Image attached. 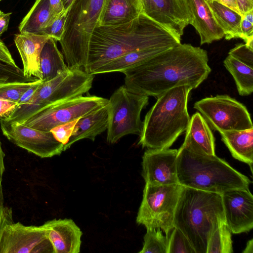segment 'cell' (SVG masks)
I'll list each match as a JSON object with an SVG mask.
<instances>
[{
    "label": "cell",
    "mask_w": 253,
    "mask_h": 253,
    "mask_svg": "<svg viewBox=\"0 0 253 253\" xmlns=\"http://www.w3.org/2000/svg\"><path fill=\"white\" fill-rule=\"evenodd\" d=\"M206 2L216 23L222 30L225 39L230 40L240 38V24L242 16L216 1L208 0Z\"/></svg>",
    "instance_id": "4316f807"
},
{
    "label": "cell",
    "mask_w": 253,
    "mask_h": 253,
    "mask_svg": "<svg viewBox=\"0 0 253 253\" xmlns=\"http://www.w3.org/2000/svg\"><path fill=\"white\" fill-rule=\"evenodd\" d=\"M170 48L158 47L135 50L120 56L97 68L92 75L124 71L133 68Z\"/></svg>",
    "instance_id": "d4e9b609"
},
{
    "label": "cell",
    "mask_w": 253,
    "mask_h": 253,
    "mask_svg": "<svg viewBox=\"0 0 253 253\" xmlns=\"http://www.w3.org/2000/svg\"><path fill=\"white\" fill-rule=\"evenodd\" d=\"M225 221L221 194L183 186L173 226L185 235L195 253H207L211 234Z\"/></svg>",
    "instance_id": "277c9868"
},
{
    "label": "cell",
    "mask_w": 253,
    "mask_h": 253,
    "mask_svg": "<svg viewBox=\"0 0 253 253\" xmlns=\"http://www.w3.org/2000/svg\"><path fill=\"white\" fill-rule=\"evenodd\" d=\"M169 237L159 228H147L143 246L139 253H168Z\"/></svg>",
    "instance_id": "f546056e"
},
{
    "label": "cell",
    "mask_w": 253,
    "mask_h": 253,
    "mask_svg": "<svg viewBox=\"0 0 253 253\" xmlns=\"http://www.w3.org/2000/svg\"><path fill=\"white\" fill-rule=\"evenodd\" d=\"M231 233L226 221L222 222L211 234L207 253H232Z\"/></svg>",
    "instance_id": "f1b7e54d"
},
{
    "label": "cell",
    "mask_w": 253,
    "mask_h": 253,
    "mask_svg": "<svg viewBox=\"0 0 253 253\" xmlns=\"http://www.w3.org/2000/svg\"><path fill=\"white\" fill-rule=\"evenodd\" d=\"M108 99L95 95L80 96L46 107L23 124L42 131L78 119L95 109L106 105Z\"/></svg>",
    "instance_id": "8fae6325"
},
{
    "label": "cell",
    "mask_w": 253,
    "mask_h": 253,
    "mask_svg": "<svg viewBox=\"0 0 253 253\" xmlns=\"http://www.w3.org/2000/svg\"><path fill=\"white\" fill-rule=\"evenodd\" d=\"M186 1L192 17L191 25L199 35L201 45L211 43L224 37L206 0H186Z\"/></svg>",
    "instance_id": "d6986e66"
},
{
    "label": "cell",
    "mask_w": 253,
    "mask_h": 253,
    "mask_svg": "<svg viewBox=\"0 0 253 253\" xmlns=\"http://www.w3.org/2000/svg\"><path fill=\"white\" fill-rule=\"evenodd\" d=\"M0 61L7 63L16 65L8 49L0 39Z\"/></svg>",
    "instance_id": "60d3db41"
},
{
    "label": "cell",
    "mask_w": 253,
    "mask_h": 253,
    "mask_svg": "<svg viewBox=\"0 0 253 253\" xmlns=\"http://www.w3.org/2000/svg\"><path fill=\"white\" fill-rule=\"evenodd\" d=\"M12 209L4 207L0 211V240L4 227L8 224L13 223Z\"/></svg>",
    "instance_id": "f35d334b"
},
{
    "label": "cell",
    "mask_w": 253,
    "mask_h": 253,
    "mask_svg": "<svg viewBox=\"0 0 253 253\" xmlns=\"http://www.w3.org/2000/svg\"><path fill=\"white\" fill-rule=\"evenodd\" d=\"M5 154L2 149L1 142L0 141V211L3 209L4 199L2 188V175L4 171V157Z\"/></svg>",
    "instance_id": "b9f144b4"
},
{
    "label": "cell",
    "mask_w": 253,
    "mask_h": 253,
    "mask_svg": "<svg viewBox=\"0 0 253 253\" xmlns=\"http://www.w3.org/2000/svg\"><path fill=\"white\" fill-rule=\"evenodd\" d=\"M191 87L180 85L160 95L143 122L138 144L148 149L169 148L186 131L190 120L187 102Z\"/></svg>",
    "instance_id": "3957f363"
},
{
    "label": "cell",
    "mask_w": 253,
    "mask_h": 253,
    "mask_svg": "<svg viewBox=\"0 0 253 253\" xmlns=\"http://www.w3.org/2000/svg\"><path fill=\"white\" fill-rule=\"evenodd\" d=\"M74 0H61L64 6V10L67 12Z\"/></svg>",
    "instance_id": "c3c4849f"
},
{
    "label": "cell",
    "mask_w": 253,
    "mask_h": 253,
    "mask_svg": "<svg viewBox=\"0 0 253 253\" xmlns=\"http://www.w3.org/2000/svg\"><path fill=\"white\" fill-rule=\"evenodd\" d=\"M226 69L232 76L239 94L247 96L253 91V68L228 55L223 61Z\"/></svg>",
    "instance_id": "83f0119b"
},
{
    "label": "cell",
    "mask_w": 253,
    "mask_h": 253,
    "mask_svg": "<svg viewBox=\"0 0 253 253\" xmlns=\"http://www.w3.org/2000/svg\"><path fill=\"white\" fill-rule=\"evenodd\" d=\"M57 41L49 38L44 44L40 56L42 80L49 81L68 69L64 57L57 48Z\"/></svg>",
    "instance_id": "cb8c5ba5"
},
{
    "label": "cell",
    "mask_w": 253,
    "mask_h": 253,
    "mask_svg": "<svg viewBox=\"0 0 253 253\" xmlns=\"http://www.w3.org/2000/svg\"><path fill=\"white\" fill-rule=\"evenodd\" d=\"M104 0H74L66 13L59 41L67 66L84 71L91 36L98 21Z\"/></svg>",
    "instance_id": "8992f818"
},
{
    "label": "cell",
    "mask_w": 253,
    "mask_h": 253,
    "mask_svg": "<svg viewBox=\"0 0 253 253\" xmlns=\"http://www.w3.org/2000/svg\"><path fill=\"white\" fill-rule=\"evenodd\" d=\"M148 100L149 96L134 92L125 84L114 92L107 104L108 143H115L127 134H141L140 115Z\"/></svg>",
    "instance_id": "ba28073f"
},
{
    "label": "cell",
    "mask_w": 253,
    "mask_h": 253,
    "mask_svg": "<svg viewBox=\"0 0 253 253\" xmlns=\"http://www.w3.org/2000/svg\"><path fill=\"white\" fill-rule=\"evenodd\" d=\"M214 1L234 10L241 15L236 0H206Z\"/></svg>",
    "instance_id": "bcb514c9"
},
{
    "label": "cell",
    "mask_w": 253,
    "mask_h": 253,
    "mask_svg": "<svg viewBox=\"0 0 253 253\" xmlns=\"http://www.w3.org/2000/svg\"><path fill=\"white\" fill-rule=\"evenodd\" d=\"M43 82V81L40 79L36 81L35 84L22 95L17 103L16 106H18L28 102L34 96L39 86Z\"/></svg>",
    "instance_id": "74e56055"
},
{
    "label": "cell",
    "mask_w": 253,
    "mask_h": 253,
    "mask_svg": "<svg viewBox=\"0 0 253 253\" xmlns=\"http://www.w3.org/2000/svg\"><path fill=\"white\" fill-rule=\"evenodd\" d=\"M5 83V82H4V81L0 80V83Z\"/></svg>",
    "instance_id": "681fc988"
},
{
    "label": "cell",
    "mask_w": 253,
    "mask_h": 253,
    "mask_svg": "<svg viewBox=\"0 0 253 253\" xmlns=\"http://www.w3.org/2000/svg\"><path fill=\"white\" fill-rule=\"evenodd\" d=\"M143 12L181 39L192 20L186 0H142Z\"/></svg>",
    "instance_id": "5bb4252c"
},
{
    "label": "cell",
    "mask_w": 253,
    "mask_h": 253,
    "mask_svg": "<svg viewBox=\"0 0 253 253\" xmlns=\"http://www.w3.org/2000/svg\"><path fill=\"white\" fill-rule=\"evenodd\" d=\"M39 80L35 77L25 76L23 69L0 61V80L5 83H22L34 82Z\"/></svg>",
    "instance_id": "4dcf8cb0"
},
{
    "label": "cell",
    "mask_w": 253,
    "mask_h": 253,
    "mask_svg": "<svg viewBox=\"0 0 253 253\" xmlns=\"http://www.w3.org/2000/svg\"><path fill=\"white\" fill-rule=\"evenodd\" d=\"M107 104L95 109L78 119L68 142L64 145L63 151L69 149L76 142L84 138L94 141L97 135L107 129Z\"/></svg>",
    "instance_id": "7402d4cb"
},
{
    "label": "cell",
    "mask_w": 253,
    "mask_h": 253,
    "mask_svg": "<svg viewBox=\"0 0 253 253\" xmlns=\"http://www.w3.org/2000/svg\"><path fill=\"white\" fill-rule=\"evenodd\" d=\"M177 154L176 149H148L145 151L142 162V176L145 183L155 185L179 184Z\"/></svg>",
    "instance_id": "9a60e30c"
},
{
    "label": "cell",
    "mask_w": 253,
    "mask_h": 253,
    "mask_svg": "<svg viewBox=\"0 0 253 253\" xmlns=\"http://www.w3.org/2000/svg\"><path fill=\"white\" fill-rule=\"evenodd\" d=\"M168 253H195L190 242L178 228L174 227L169 236Z\"/></svg>",
    "instance_id": "d6a6232c"
},
{
    "label": "cell",
    "mask_w": 253,
    "mask_h": 253,
    "mask_svg": "<svg viewBox=\"0 0 253 253\" xmlns=\"http://www.w3.org/2000/svg\"><path fill=\"white\" fill-rule=\"evenodd\" d=\"M183 145L198 154L215 155L214 137L199 112H196L190 118Z\"/></svg>",
    "instance_id": "44dd1931"
},
{
    "label": "cell",
    "mask_w": 253,
    "mask_h": 253,
    "mask_svg": "<svg viewBox=\"0 0 253 253\" xmlns=\"http://www.w3.org/2000/svg\"><path fill=\"white\" fill-rule=\"evenodd\" d=\"M51 13L53 18L56 20L65 11L61 0H49Z\"/></svg>",
    "instance_id": "ab89813d"
},
{
    "label": "cell",
    "mask_w": 253,
    "mask_h": 253,
    "mask_svg": "<svg viewBox=\"0 0 253 253\" xmlns=\"http://www.w3.org/2000/svg\"><path fill=\"white\" fill-rule=\"evenodd\" d=\"M142 12V0H104L97 26L126 23Z\"/></svg>",
    "instance_id": "ffe728a7"
},
{
    "label": "cell",
    "mask_w": 253,
    "mask_h": 253,
    "mask_svg": "<svg viewBox=\"0 0 253 253\" xmlns=\"http://www.w3.org/2000/svg\"><path fill=\"white\" fill-rule=\"evenodd\" d=\"M0 253H54L42 225L7 224L0 240Z\"/></svg>",
    "instance_id": "4fadbf2b"
},
{
    "label": "cell",
    "mask_w": 253,
    "mask_h": 253,
    "mask_svg": "<svg viewBox=\"0 0 253 253\" xmlns=\"http://www.w3.org/2000/svg\"><path fill=\"white\" fill-rule=\"evenodd\" d=\"M241 39L245 44L253 48V9L245 13L240 24Z\"/></svg>",
    "instance_id": "836d02e7"
},
{
    "label": "cell",
    "mask_w": 253,
    "mask_h": 253,
    "mask_svg": "<svg viewBox=\"0 0 253 253\" xmlns=\"http://www.w3.org/2000/svg\"><path fill=\"white\" fill-rule=\"evenodd\" d=\"M228 55L253 68V48L247 46L245 43L236 44L229 51Z\"/></svg>",
    "instance_id": "e575fe53"
},
{
    "label": "cell",
    "mask_w": 253,
    "mask_h": 253,
    "mask_svg": "<svg viewBox=\"0 0 253 253\" xmlns=\"http://www.w3.org/2000/svg\"><path fill=\"white\" fill-rule=\"evenodd\" d=\"M2 134L11 142L42 158L59 155L64 144L55 139L50 131L35 129L17 122L10 123L0 118Z\"/></svg>",
    "instance_id": "7c38bea8"
},
{
    "label": "cell",
    "mask_w": 253,
    "mask_h": 253,
    "mask_svg": "<svg viewBox=\"0 0 253 253\" xmlns=\"http://www.w3.org/2000/svg\"><path fill=\"white\" fill-rule=\"evenodd\" d=\"M78 119L57 126L50 131L56 140L65 145L68 142Z\"/></svg>",
    "instance_id": "8d00e7d4"
},
{
    "label": "cell",
    "mask_w": 253,
    "mask_h": 253,
    "mask_svg": "<svg viewBox=\"0 0 253 253\" xmlns=\"http://www.w3.org/2000/svg\"><path fill=\"white\" fill-rule=\"evenodd\" d=\"M1 10H0V12Z\"/></svg>",
    "instance_id": "816d5d0a"
},
{
    "label": "cell",
    "mask_w": 253,
    "mask_h": 253,
    "mask_svg": "<svg viewBox=\"0 0 253 253\" xmlns=\"http://www.w3.org/2000/svg\"><path fill=\"white\" fill-rule=\"evenodd\" d=\"M178 38L144 13L123 24L97 26L91 36L84 71L97 68L128 52L144 49L171 48Z\"/></svg>",
    "instance_id": "7a4b0ae2"
},
{
    "label": "cell",
    "mask_w": 253,
    "mask_h": 253,
    "mask_svg": "<svg viewBox=\"0 0 253 253\" xmlns=\"http://www.w3.org/2000/svg\"><path fill=\"white\" fill-rule=\"evenodd\" d=\"M183 186L179 184L145 183L136 222L147 228H159L168 237L174 228L176 207Z\"/></svg>",
    "instance_id": "9c48e42d"
},
{
    "label": "cell",
    "mask_w": 253,
    "mask_h": 253,
    "mask_svg": "<svg viewBox=\"0 0 253 253\" xmlns=\"http://www.w3.org/2000/svg\"><path fill=\"white\" fill-rule=\"evenodd\" d=\"M67 12H64L51 25L43 29L41 35L48 36L59 42L64 32V25Z\"/></svg>",
    "instance_id": "d590c367"
},
{
    "label": "cell",
    "mask_w": 253,
    "mask_h": 253,
    "mask_svg": "<svg viewBox=\"0 0 253 253\" xmlns=\"http://www.w3.org/2000/svg\"><path fill=\"white\" fill-rule=\"evenodd\" d=\"M253 253V239L249 240L246 244V246L243 251V253Z\"/></svg>",
    "instance_id": "7dc6e473"
},
{
    "label": "cell",
    "mask_w": 253,
    "mask_h": 253,
    "mask_svg": "<svg viewBox=\"0 0 253 253\" xmlns=\"http://www.w3.org/2000/svg\"><path fill=\"white\" fill-rule=\"evenodd\" d=\"M11 14V12L5 13L1 11L0 12V39L2 34L8 29Z\"/></svg>",
    "instance_id": "ee69618b"
},
{
    "label": "cell",
    "mask_w": 253,
    "mask_h": 253,
    "mask_svg": "<svg viewBox=\"0 0 253 253\" xmlns=\"http://www.w3.org/2000/svg\"><path fill=\"white\" fill-rule=\"evenodd\" d=\"M241 15L253 9V0H236Z\"/></svg>",
    "instance_id": "f6af8a7d"
},
{
    "label": "cell",
    "mask_w": 253,
    "mask_h": 253,
    "mask_svg": "<svg viewBox=\"0 0 253 253\" xmlns=\"http://www.w3.org/2000/svg\"><path fill=\"white\" fill-rule=\"evenodd\" d=\"M54 250V253L80 252L83 232L71 219H54L42 225Z\"/></svg>",
    "instance_id": "e0dca14e"
},
{
    "label": "cell",
    "mask_w": 253,
    "mask_h": 253,
    "mask_svg": "<svg viewBox=\"0 0 253 253\" xmlns=\"http://www.w3.org/2000/svg\"><path fill=\"white\" fill-rule=\"evenodd\" d=\"M54 20L51 15L49 0H36L18 27L20 33L41 35L42 30Z\"/></svg>",
    "instance_id": "484cf974"
},
{
    "label": "cell",
    "mask_w": 253,
    "mask_h": 253,
    "mask_svg": "<svg viewBox=\"0 0 253 253\" xmlns=\"http://www.w3.org/2000/svg\"><path fill=\"white\" fill-rule=\"evenodd\" d=\"M1 0H0V2Z\"/></svg>",
    "instance_id": "f907efd6"
},
{
    "label": "cell",
    "mask_w": 253,
    "mask_h": 253,
    "mask_svg": "<svg viewBox=\"0 0 253 253\" xmlns=\"http://www.w3.org/2000/svg\"><path fill=\"white\" fill-rule=\"evenodd\" d=\"M16 105V102L0 99V117L12 111Z\"/></svg>",
    "instance_id": "7bdbcfd3"
},
{
    "label": "cell",
    "mask_w": 253,
    "mask_h": 253,
    "mask_svg": "<svg viewBox=\"0 0 253 253\" xmlns=\"http://www.w3.org/2000/svg\"><path fill=\"white\" fill-rule=\"evenodd\" d=\"M177 175L184 187L222 194L249 189L252 181L215 155L201 154L182 145L178 150Z\"/></svg>",
    "instance_id": "5b68a950"
},
{
    "label": "cell",
    "mask_w": 253,
    "mask_h": 253,
    "mask_svg": "<svg viewBox=\"0 0 253 253\" xmlns=\"http://www.w3.org/2000/svg\"><path fill=\"white\" fill-rule=\"evenodd\" d=\"M94 75L80 68H69L53 79L43 82L32 98L0 117L10 123L23 124L42 109L70 98L82 96L92 87Z\"/></svg>",
    "instance_id": "52a82bcc"
},
{
    "label": "cell",
    "mask_w": 253,
    "mask_h": 253,
    "mask_svg": "<svg viewBox=\"0 0 253 253\" xmlns=\"http://www.w3.org/2000/svg\"><path fill=\"white\" fill-rule=\"evenodd\" d=\"M48 36L30 33L15 35L14 41L21 56L24 75L35 77L42 80L40 56Z\"/></svg>",
    "instance_id": "ac0fdd59"
},
{
    "label": "cell",
    "mask_w": 253,
    "mask_h": 253,
    "mask_svg": "<svg viewBox=\"0 0 253 253\" xmlns=\"http://www.w3.org/2000/svg\"><path fill=\"white\" fill-rule=\"evenodd\" d=\"M198 110L211 129L219 133L253 128L246 107L227 95H217L196 102Z\"/></svg>",
    "instance_id": "30bf717a"
},
{
    "label": "cell",
    "mask_w": 253,
    "mask_h": 253,
    "mask_svg": "<svg viewBox=\"0 0 253 253\" xmlns=\"http://www.w3.org/2000/svg\"><path fill=\"white\" fill-rule=\"evenodd\" d=\"M36 81L0 83V99L17 103L22 95L34 84Z\"/></svg>",
    "instance_id": "1f68e13d"
},
{
    "label": "cell",
    "mask_w": 253,
    "mask_h": 253,
    "mask_svg": "<svg viewBox=\"0 0 253 253\" xmlns=\"http://www.w3.org/2000/svg\"><path fill=\"white\" fill-rule=\"evenodd\" d=\"M225 221L232 233H246L253 228V196L249 189L221 194Z\"/></svg>",
    "instance_id": "2e32d148"
},
{
    "label": "cell",
    "mask_w": 253,
    "mask_h": 253,
    "mask_svg": "<svg viewBox=\"0 0 253 253\" xmlns=\"http://www.w3.org/2000/svg\"><path fill=\"white\" fill-rule=\"evenodd\" d=\"M206 50L181 43L123 72L130 90L157 98L180 85L197 88L211 72Z\"/></svg>",
    "instance_id": "6da1fadb"
},
{
    "label": "cell",
    "mask_w": 253,
    "mask_h": 253,
    "mask_svg": "<svg viewBox=\"0 0 253 253\" xmlns=\"http://www.w3.org/2000/svg\"><path fill=\"white\" fill-rule=\"evenodd\" d=\"M222 141L235 159L248 164L252 172L253 128L220 133Z\"/></svg>",
    "instance_id": "603a6c76"
}]
</instances>
